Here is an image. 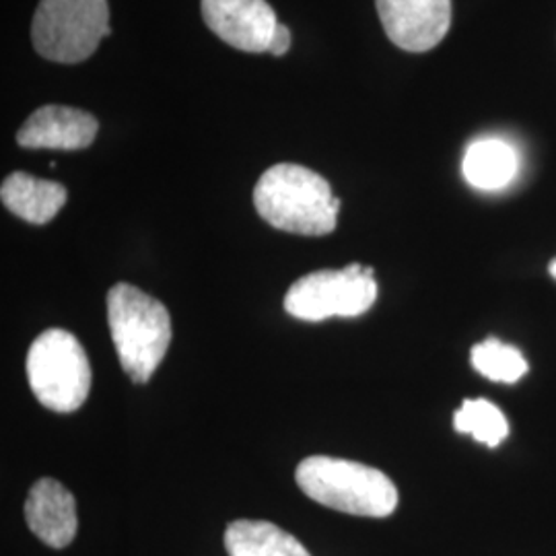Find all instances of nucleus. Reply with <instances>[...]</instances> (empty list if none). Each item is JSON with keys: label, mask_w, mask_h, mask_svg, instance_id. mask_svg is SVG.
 <instances>
[{"label": "nucleus", "mask_w": 556, "mask_h": 556, "mask_svg": "<svg viewBox=\"0 0 556 556\" xmlns=\"http://www.w3.org/2000/svg\"><path fill=\"white\" fill-rule=\"evenodd\" d=\"M27 379L41 406L54 413H75L91 390V363L77 338L50 328L29 346Z\"/></svg>", "instance_id": "obj_4"}, {"label": "nucleus", "mask_w": 556, "mask_h": 556, "mask_svg": "<svg viewBox=\"0 0 556 556\" xmlns=\"http://www.w3.org/2000/svg\"><path fill=\"white\" fill-rule=\"evenodd\" d=\"M202 20L225 43L250 54L268 52L278 27L266 0H202Z\"/></svg>", "instance_id": "obj_7"}, {"label": "nucleus", "mask_w": 556, "mask_h": 556, "mask_svg": "<svg viewBox=\"0 0 556 556\" xmlns=\"http://www.w3.org/2000/svg\"><path fill=\"white\" fill-rule=\"evenodd\" d=\"M110 34L108 0H40L31 23L36 52L60 64L91 59Z\"/></svg>", "instance_id": "obj_5"}, {"label": "nucleus", "mask_w": 556, "mask_h": 556, "mask_svg": "<svg viewBox=\"0 0 556 556\" xmlns=\"http://www.w3.org/2000/svg\"><path fill=\"white\" fill-rule=\"evenodd\" d=\"M229 556H312L298 538L270 521L238 519L225 530Z\"/></svg>", "instance_id": "obj_12"}, {"label": "nucleus", "mask_w": 556, "mask_h": 556, "mask_svg": "<svg viewBox=\"0 0 556 556\" xmlns=\"http://www.w3.org/2000/svg\"><path fill=\"white\" fill-rule=\"evenodd\" d=\"M108 324L122 369L135 383L149 381L172 342L167 307L137 287L118 282L108 293Z\"/></svg>", "instance_id": "obj_2"}, {"label": "nucleus", "mask_w": 556, "mask_h": 556, "mask_svg": "<svg viewBox=\"0 0 556 556\" xmlns=\"http://www.w3.org/2000/svg\"><path fill=\"white\" fill-rule=\"evenodd\" d=\"M66 188L59 181L40 179L15 172L0 186L2 204L31 225H46L54 219L66 204Z\"/></svg>", "instance_id": "obj_11"}, {"label": "nucleus", "mask_w": 556, "mask_h": 556, "mask_svg": "<svg viewBox=\"0 0 556 556\" xmlns=\"http://www.w3.org/2000/svg\"><path fill=\"white\" fill-rule=\"evenodd\" d=\"M295 480L312 501L349 516L390 517L396 511V484L378 468L358 462L305 457L298 466Z\"/></svg>", "instance_id": "obj_3"}, {"label": "nucleus", "mask_w": 556, "mask_h": 556, "mask_svg": "<svg viewBox=\"0 0 556 556\" xmlns=\"http://www.w3.org/2000/svg\"><path fill=\"white\" fill-rule=\"evenodd\" d=\"M386 36L406 52H429L452 25V0H376Z\"/></svg>", "instance_id": "obj_8"}, {"label": "nucleus", "mask_w": 556, "mask_h": 556, "mask_svg": "<svg viewBox=\"0 0 556 556\" xmlns=\"http://www.w3.org/2000/svg\"><path fill=\"white\" fill-rule=\"evenodd\" d=\"M289 48H291V31H289L287 25L278 23L277 31H275V38H273L268 52L273 56H285L289 52Z\"/></svg>", "instance_id": "obj_16"}, {"label": "nucleus", "mask_w": 556, "mask_h": 556, "mask_svg": "<svg viewBox=\"0 0 556 556\" xmlns=\"http://www.w3.org/2000/svg\"><path fill=\"white\" fill-rule=\"evenodd\" d=\"M29 530L50 548H66L77 536V503L59 480L40 478L25 501Z\"/></svg>", "instance_id": "obj_10"}, {"label": "nucleus", "mask_w": 556, "mask_h": 556, "mask_svg": "<svg viewBox=\"0 0 556 556\" xmlns=\"http://www.w3.org/2000/svg\"><path fill=\"white\" fill-rule=\"evenodd\" d=\"M459 433L472 435L478 443L497 447L509 435V422L497 406L489 400H464L454 417Z\"/></svg>", "instance_id": "obj_15"}, {"label": "nucleus", "mask_w": 556, "mask_h": 556, "mask_svg": "<svg viewBox=\"0 0 556 556\" xmlns=\"http://www.w3.org/2000/svg\"><path fill=\"white\" fill-rule=\"evenodd\" d=\"M378 299L374 268L349 264L342 270H318L299 278L285 295V309L303 321L357 318Z\"/></svg>", "instance_id": "obj_6"}, {"label": "nucleus", "mask_w": 556, "mask_h": 556, "mask_svg": "<svg viewBox=\"0 0 556 556\" xmlns=\"http://www.w3.org/2000/svg\"><path fill=\"white\" fill-rule=\"evenodd\" d=\"M472 367L482 378L501 383H516L528 374V361L516 346L497 338H486L472 349Z\"/></svg>", "instance_id": "obj_14"}, {"label": "nucleus", "mask_w": 556, "mask_h": 556, "mask_svg": "<svg viewBox=\"0 0 556 556\" xmlns=\"http://www.w3.org/2000/svg\"><path fill=\"white\" fill-rule=\"evenodd\" d=\"M100 124L96 116L68 105H41L17 132L23 149L79 151L98 137Z\"/></svg>", "instance_id": "obj_9"}, {"label": "nucleus", "mask_w": 556, "mask_h": 556, "mask_svg": "<svg viewBox=\"0 0 556 556\" xmlns=\"http://www.w3.org/2000/svg\"><path fill=\"white\" fill-rule=\"evenodd\" d=\"M464 178L478 190H501L517 176L519 160L511 144L501 139L472 142L464 155Z\"/></svg>", "instance_id": "obj_13"}, {"label": "nucleus", "mask_w": 556, "mask_h": 556, "mask_svg": "<svg viewBox=\"0 0 556 556\" xmlns=\"http://www.w3.org/2000/svg\"><path fill=\"white\" fill-rule=\"evenodd\" d=\"M254 206L275 229L309 238L332 233L340 213L328 179L295 163H278L262 174Z\"/></svg>", "instance_id": "obj_1"}, {"label": "nucleus", "mask_w": 556, "mask_h": 556, "mask_svg": "<svg viewBox=\"0 0 556 556\" xmlns=\"http://www.w3.org/2000/svg\"><path fill=\"white\" fill-rule=\"evenodd\" d=\"M548 273H551V277L556 278V258L551 262V266H548Z\"/></svg>", "instance_id": "obj_17"}]
</instances>
